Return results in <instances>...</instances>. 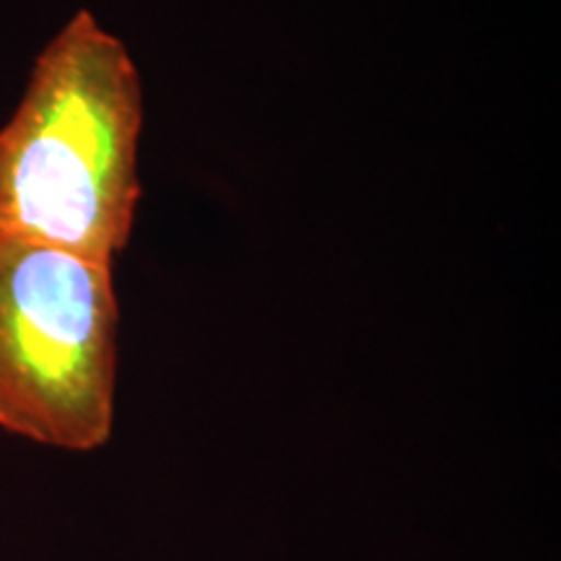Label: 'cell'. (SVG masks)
Instances as JSON below:
<instances>
[{"label":"cell","instance_id":"cell-1","mask_svg":"<svg viewBox=\"0 0 561 561\" xmlns=\"http://www.w3.org/2000/svg\"><path fill=\"white\" fill-rule=\"evenodd\" d=\"M144 89L128 47L79 11L0 128V231L115 261L140 201Z\"/></svg>","mask_w":561,"mask_h":561},{"label":"cell","instance_id":"cell-2","mask_svg":"<svg viewBox=\"0 0 561 561\" xmlns=\"http://www.w3.org/2000/svg\"><path fill=\"white\" fill-rule=\"evenodd\" d=\"M112 263L0 231V430L100 450L117 385Z\"/></svg>","mask_w":561,"mask_h":561}]
</instances>
